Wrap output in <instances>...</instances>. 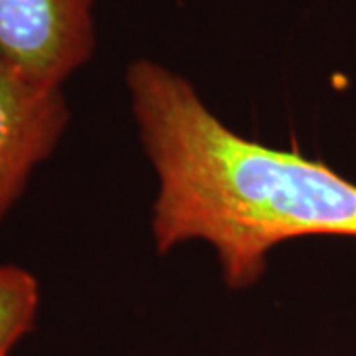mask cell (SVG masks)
Segmentation results:
<instances>
[{
	"instance_id": "cell-1",
	"label": "cell",
	"mask_w": 356,
	"mask_h": 356,
	"mask_svg": "<svg viewBox=\"0 0 356 356\" xmlns=\"http://www.w3.org/2000/svg\"><path fill=\"white\" fill-rule=\"evenodd\" d=\"M131 115L154 180L159 254L206 243L228 289L266 275L281 243L356 238V184L303 154L238 135L178 72L137 60L125 76Z\"/></svg>"
},
{
	"instance_id": "cell-2",
	"label": "cell",
	"mask_w": 356,
	"mask_h": 356,
	"mask_svg": "<svg viewBox=\"0 0 356 356\" xmlns=\"http://www.w3.org/2000/svg\"><path fill=\"white\" fill-rule=\"evenodd\" d=\"M97 0H0V62L64 88L95 50Z\"/></svg>"
},
{
	"instance_id": "cell-3",
	"label": "cell",
	"mask_w": 356,
	"mask_h": 356,
	"mask_svg": "<svg viewBox=\"0 0 356 356\" xmlns=\"http://www.w3.org/2000/svg\"><path fill=\"white\" fill-rule=\"evenodd\" d=\"M70 125L62 88H48L0 62V222L48 161Z\"/></svg>"
},
{
	"instance_id": "cell-4",
	"label": "cell",
	"mask_w": 356,
	"mask_h": 356,
	"mask_svg": "<svg viewBox=\"0 0 356 356\" xmlns=\"http://www.w3.org/2000/svg\"><path fill=\"white\" fill-rule=\"evenodd\" d=\"M40 309L38 280L20 266H0V356L32 331Z\"/></svg>"
}]
</instances>
